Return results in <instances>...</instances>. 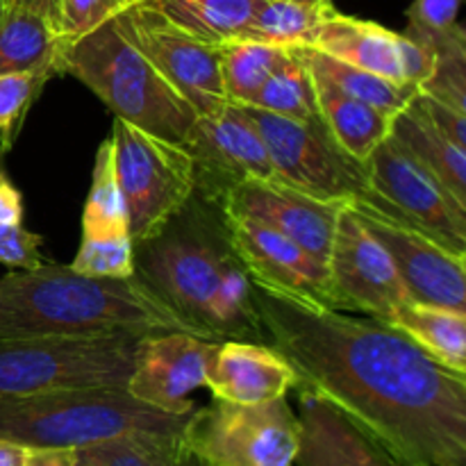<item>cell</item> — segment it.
Wrapping results in <instances>:
<instances>
[{"instance_id": "1", "label": "cell", "mask_w": 466, "mask_h": 466, "mask_svg": "<svg viewBox=\"0 0 466 466\" xmlns=\"http://www.w3.org/2000/svg\"><path fill=\"white\" fill-rule=\"evenodd\" d=\"M264 344L399 466H466V376L369 317L253 282Z\"/></svg>"}, {"instance_id": "2", "label": "cell", "mask_w": 466, "mask_h": 466, "mask_svg": "<svg viewBox=\"0 0 466 466\" xmlns=\"http://www.w3.org/2000/svg\"><path fill=\"white\" fill-rule=\"evenodd\" d=\"M135 273L209 341H262L253 282L226 237L218 208L194 194L150 239L135 244Z\"/></svg>"}, {"instance_id": "3", "label": "cell", "mask_w": 466, "mask_h": 466, "mask_svg": "<svg viewBox=\"0 0 466 466\" xmlns=\"http://www.w3.org/2000/svg\"><path fill=\"white\" fill-rule=\"evenodd\" d=\"M157 330L196 335L137 273L130 278H91L48 262L36 268H14L0 278V339L146 335Z\"/></svg>"}, {"instance_id": "4", "label": "cell", "mask_w": 466, "mask_h": 466, "mask_svg": "<svg viewBox=\"0 0 466 466\" xmlns=\"http://www.w3.org/2000/svg\"><path fill=\"white\" fill-rule=\"evenodd\" d=\"M189 414L135 399L126 387H82L0 400V437L25 449H85L137 432L182 435Z\"/></svg>"}, {"instance_id": "5", "label": "cell", "mask_w": 466, "mask_h": 466, "mask_svg": "<svg viewBox=\"0 0 466 466\" xmlns=\"http://www.w3.org/2000/svg\"><path fill=\"white\" fill-rule=\"evenodd\" d=\"M55 71L82 82L121 121L173 144H185L189 137L196 112L126 39L116 16L77 41L64 44Z\"/></svg>"}, {"instance_id": "6", "label": "cell", "mask_w": 466, "mask_h": 466, "mask_svg": "<svg viewBox=\"0 0 466 466\" xmlns=\"http://www.w3.org/2000/svg\"><path fill=\"white\" fill-rule=\"evenodd\" d=\"M141 337L0 339V400L82 387H126Z\"/></svg>"}, {"instance_id": "7", "label": "cell", "mask_w": 466, "mask_h": 466, "mask_svg": "<svg viewBox=\"0 0 466 466\" xmlns=\"http://www.w3.org/2000/svg\"><path fill=\"white\" fill-rule=\"evenodd\" d=\"M114 167L135 244L157 235L196 194V162L185 144L114 118Z\"/></svg>"}, {"instance_id": "8", "label": "cell", "mask_w": 466, "mask_h": 466, "mask_svg": "<svg viewBox=\"0 0 466 466\" xmlns=\"http://www.w3.org/2000/svg\"><path fill=\"white\" fill-rule=\"evenodd\" d=\"M244 109L262 137L276 180L326 203H385L369 185L364 164L337 146L321 116L291 121L253 105Z\"/></svg>"}, {"instance_id": "9", "label": "cell", "mask_w": 466, "mask_h": 466, "mask_svg": "<svg viewBox=\"0 0 466 466\" xmlns=\"http://www.w3.org/2000/svg\"><path fill=\"white\" fill-rule=\"evenodd\" d=\"M182 440L208 466H294L300 421L287 399L255 405L214 399L196 405Z\"/></svg>"}, {"instance_id": "10", "label": "cell", "mask_w": 466, "mask_h": 466, "mask_svg": "<svg viewBox=\"0 0 466 466\" xmlns=\"http://www.w3.org/2000/svg\"><path fill=\"white\" fill-rule=\"evenodd\" d=\"M116 25L196 116L230 103L223 89L218 46L196 39L146 5L123 9Z\"/></svg>"}, {"instance_id": "11", "label": "cell", "mask_w": 466, "mask_h": 466, "mask_svg": "<svg viewBox=\"0 0 466 466\" xmlns=\"http://www.w3.org/2000/svg\"><path fill=\"white\" fill-rule=\"evenodd\" d=\"M332 308L364 314L390 326L396 309L412 300L390 253L362 226L349 205H341L328 255Z\"/></svg>"}, {"instance_id": "12", "label": "cell", "mask_w": 466, "mask_h": 466, "mask_svg": "<svg viewBox=\"0 0 466 466\" xmlns=\"http://www.w3.org/2000/svg\"><path fill=\"white\" fill-rule=\"evenodd\" d=\"M355 217L390 253L410 296L466 314V258L451 253L400 214L369 203H350Z\"/></svg>"}, {"instance_id": "13", "label": "cell", "mask_w": 466, "mask_h": 466, "mask_svg": "<svg viewBox=\"0 0 466 466\" xmlns=\"http://www.w3.org/2000/svg\"><path fill=\"white\" fill-rule=\"evenodd\" d=\"M371 189L396 212L466 258V208L396 139L387 137L364 162Z\"/></svg>"}, {"instance_id": "14", "label": "cell", "mask_w": 466, "mask_h": 466, "mask_svg": "<svg viewBox=\"0 0 466 466\" xmlns=\"http://www.w3.org/2000/svg\"><path fill=\"white\" fill-rule=\"evenodd\" d=\"M223 214L258 221L326 264L335 237L337 217L344 203L312 198L276 177H248L223 187L205 198Z\"/></svg>"}, {"instance_id": "15", "label": "cell", "mask_w": 466, "mask_h": 466, "mask_svg": "<svg viewBox=\"0 0 466 466\" xmlns=\"http://www.w3.org/2000/svg\"><path fill=\"white\" fill-rule=\"evenodd\" d=\"M309 48L399 85L421 86L435 66L431 46L376 21L341 14L335 7L319 23Z\"/></svg>"}, {"instance_id": "16", "label": "cell", "mask_w": 466, "mask_h": 466, "mask_svg": "<svg viewBox=\"0 0 466 466\" xmlns=\"http://www.w3.org/2000/svg\"><path fill=\"white\" fill-rule=\"evenodd\" d=\"M196 162V194L212 198L232 182L276 177L264 141L244 105L198 114L185 141Z\"/></svg>"}, {"instance_id": "17", "label": "cell", "mask_w": 466, "mask_h": 466, "mask_svg": "<svg viewBox=\"0 0 466 466\" xmlns=\"http://www.w3.org/2000/svg\"><path fill=\"white\" fill-rule=\"evenodd\" d=\"M217 344L182 330L146 332L137 341L126 390L164 412L191 414L196 403L189 396L205 387V369Z\"/></svg>"}, {"instance_id": "18", "label": "cell", "mask_w": 466, "mask_h": 466, "mask_svg": "<svg viewBox=\"0 0 466 466\" xmlns=\"http://www.w3.org/2000/svg\"><path fill=\"white\" fill-rule=\"evenodd\" d=\"M221 218L228 241L250 282L296 300L332 308L326 264L262 223L223 212Z\"/></svg>"}, {"instance_id": "19", "label": "cell", "mask_w": 466, "mask_h": 466, "mask_svg": "<svg viewBox=\"0 0 466 466\" xmlns=\"http://www.w3.org/2000/svg\"><path fill=\"white\" fill-rule=\"evenodd\" d=\"M205 387L214 399L255 405L287 399L299 387L291 364L262 341H218L205 369Z\"/></svg>"}, {"instance_id": "20", "label": "cell", "mask_w": 466, "mask_h": 466, "mask_svg": "<svg viewBox=\"0 0 466 466\" xmlns=\"http://www.w3.org/2000/svg\"><path fill=\"white\" fill-rule=\"evenodd\" d=\"M296 394L300 440L294 466H399L321 396L305 387Z\"/></svg>"}, {"instance_id": "21", "label": "cell", "mask_w": 466, "mask_h": 466, "mask_svg": "<svg viewBox=\"0 0 466 466\" xmlns=\"http://www.w3.org/2000/svg\"><path fill=\"white\" fill-rule=\"evenodd\" d=\"M312 76L314 86H317L319 116H321L323 126L344 153L364 164L369 155L390 137L394 116L344 94L317 73Z\"/></svg>"}, {"instance_id": "22", "label": "cell", "mask_w": 466, "mask_h": 466, "mask_svg": "<svg viewBox=\"0 0 466 466\" xmlns=\"http://www.w3.org/2000/svg\"><path fill=\"white\" fill-rule=\"evenodd\" d=\"M444 369L466 376V314L408 300L390 323Z\"/></svg>"}, {"instance_id": "23", "label": "cell", "mask_w": 466, "mask_h": 466, "mask_svg": "<svg viewBox=\"0 0 466 466\" xmlns=\"http://www.w3.org/2000/svg\"><path fill=\"white\" fill-rule=\"evenodd\" d=\"M414 100V98H412ZM391 139L399 141L426 171H431L458 203L466 208V150L446 139L410 103L394 114L390 127Z\"/></svg>"}, {"instance_id": "24", "label": "cell", "mask_w": 466, "mask_h": 466, "mask_svg": "<svg viewBox=\"0 0 466 466\" xmlns=\"http://www.w3.org/2000/svg\"><path fill=\"white\" fill-rule=\"evenodd\" d=\"M62 39L41 14L25 7H5L0 18V76L5 73H48L57 76Z\"/></svg>"}, {"instance_id": "25", "label": "cell", "mask_w": 466, "mask_h": 466, "mask_svg": "<svg viewBox=\"0 0 466 466\" xmlns=\"http://www.w3.org/2000/svg\"><path fill=\"white\" fill-rule=\"evenodd\" d=\"M262 0H141L168 23L208 44L239 39Z\"/></svg>"}, {"instance_id": "26", "label": "cell", "mask_w": 466, "mask_h": 466, "mask_svg": "<svg viewBox=\"0 0 466 466\" xmlns=\"http://www.w3.org/2000/svg\"><path fill=\"white\" fill-rule=\"evenodd\" d=\"M76 466H208L182 435L137 432L76 451Z\"/></svg>"}, {"instance_id": "27", "label": "cell", "mask_w": 466, "mask_h": 466, "mask_svg": "<svg viewBox=\"0 0 466 466\" xmlns=\"http://www.w3.org/2000/svg\"><path fill=\"white\" fill-rule=\"evenodd\" d=\"M299 50L305 62H308V66L312 68V73L321 76L323 80L335 85L344 94L353 96V98L362 100V103L371 105V107L380 109L390 116L408 107L414 96L419 94V86L399 85V82H391L371 71L339 62V59L330 57L321 50L309 48V46H300Z\"/></svg>"}, {"instance_id": "28", "label": "cell", "mask_w": 466, "mask_h": 466, "mask_svg": "<svg viewBox=\"0 0 466 466\" xmlns=\"http://www.w3.org/2000/svg\"><path fill=\"white\" fill-rule=\"evenodd\" d=\"M294 48L250 39H230L218 46L223 89L230 103L250 105L268 77L289 62Z\"/></svg>"}, {"instance_id": "29", "label": "cell", "mask_w": 466, "mask_h": 466, "mask_svg": "<svg viewBox=\"0 0 466 466\" xmlns=\"http://www.w3.org/2000/svg\"><path fill=\"white\" fill-rule=\"evenodd\" d=\"M126 235H130V228L114 167V146L112 139H105L96 150L89 196L82 209V239H109Z\"/></svg>"}, {"instance_id": "30", "label": "cell", "mask_w": 466, "mask_h": 466, "mask_svg": "<svg viewBox=\"0 0 466 466\" xmlns=\"http://www.w3.org/2000/svg\"><path fill=\"white\" fill-rule=\"evenodd\" d=\"M332 7L335 5L317 7V5H303L294 0H262L239 39L262 41V44L280 46V48L309 46L319 23Z\"/></svg>"}, {"instance_id": "31", "label": "cell", "mask_w": 466, "mask_h": 466, "mask_svg": "<svg viewBox=\"0 0 466 466\" xmlns=\"http://www.w3.org/2000/svg\"><path fill=\"white\" fill-rule=\"evenodd\" d=\"M250 105L264 112L291 118V121H317V86H314L312 71L299 48H294L285 66H280L268 77L267 85L258 91Z\"/></svg>"}, {"instance_id": "32", "label": "cell", "mask_w": 466, "mask_h": 466, "mask_svg": "<svg viewBox=\"0 0 466 466\" xmlns=\"http://www.w3.org/2000/svg\"><path fill=\"white\" fill-rule=\"evenodd\" d=\"M435 50V66L431 77L419 86L421 94L432 96L451 107L466 112V30L462 23L432 41H421Z\"/></svg>"}, {"instance_id": "33", "label": "cell", "mask_w": 466, "mask_h": 466, "mask_svg": "<svg viewBox=\"0 0 466 466\" xmlns=\"http://www.w3.org/2000/svg\"><path fill=\"white\" fill-rule=\"evenodd\" d=\"M50 80L48 73H5L0 76V155L12 150L30 105Z\"/></svg>"}, {"instance_id": "34", "label": "cell", "mask_w": 466, "mask_h": 466, "mask_svg": "<svg viewBox=\"0 0 466 466\" xmlns=\"http://www.w3.org/2000/svg\"><path fill=\"white\" fill-rule=\"evenodd\" d=\"M68 267L91 278H130L135 276V241L130 235L80 239V248Z\"/></svg>"}, {"instance_id": "35", "label": "cell", "mask_w": 466, "mask_h": 466, "mask_svg": "<svg viewBox=\"0 0 466 466\" xmlns=\"http://www.w3.org/2000/svg\"><path fill=\"white\" fill-rule=\"evenodd\" d=\"M130 7L127 0H59V39L77 41Z\"/></svg>"}, {"instance_id": "36", "label": "cell", "mask_w": 466, "mask_h": 466, "mask_svg": "<svg viewBox=\"0 0 466 466\" xmlns=\"http://www.w3.org/2000/svg\"><path fill=\"white\" fill-rule=\"evenodd\" d=\"M462 0H412L405 16V35L417 41H432L458 25V14Z\"/></svg>"}, {"instance_id": "37", "label": "cell", "mask_w": 466, "mask_h": 466, "mask_svg": "<svg viewBox=\"0 0 466 466\" xmlns=\"http://www.w3.org/2000/svg\"><path fill=\"white\" fill-rule=\"evenodd\" d=\"M44 237L23 228V223H0V264L12 268H36L48 264L41 255Z\"/></svg>"}, {"instance_id": "38", "label": "cell", "mask_w": 466, "mask_h": 466, "mask_svg": "<svg viewBox=\"0 0 466 466\" xmlns=\"http://www.w3.org/2000/svg\"><path fill=\"white\" fill-rule=\"evenodd\" d=\"M412 103L440 135H444L446 139L466 150V112H460V109L451 107V105L441 103L432 96L421 94V91L414 96Z\"/></svg>"}, {"instance_id": "39", "label": "cell", "mask_w": 466, "mask_h": 466, "mask_svg": "<svg viewBox=\"0 0 466 466\" xmlns=\"http://www.w3.org/2000/svg\"><path fill=\"white\" fill-rule=\"evenodd\" d=\"M23 196L12 180L0 171V223H23Z\"/></svg>"}, {"instance_id": "40", "label": "cell", "mask_w": 466, "mask_h": 466, "mask_svg": "<svg viewBox=\"0 0 466 466\" xmlns=\"http://www.w3.org/2000/svg\"><path fill=\"white\" fill-rule=\"evenodd\" d=\"M23 466H76L73 449H27Z\"/></svg>"}, {"instance_id": "41", "label": "cell", "mask_w": 466, "mask_h": 466, "mask_svg": "<svg viewBox=\"0 0 466 466\" xmlns=\"http://www.w3.org/2000/svg\"><path fill=\"white\" fill-rule=\"evenodd\" d=\"M5 7H25L41 14L59 32V0H5Z\"/></svg>"}, {"instance_id": "42", "label": "cell", "mask_w": 466, "mask_h": 466, "mask_svg": "<svg viewBox=\"0 0 466 466\" xmlns=\"http://www.w3.org/2000/svg\"><path fill=\"white\" fill-rule=\"evenodd\" d=\"M27 449L0 437V466H23Z\"/></svg>"}, {"instance_id": "43", "label": "cell", "mask_w": 466, "mask_h": 466, "mask_svg": "<svg viewBox=\"0 0 466 466\" xmlns=\"http://www.w3.org/2000/svg\"><path fill=\"white\" fill-rule=\"evenodd\" d=\"M294 3H303V5H317V7H328V5H332V0H294Z\"/></svg>"}, {"instance_id": "44", "label": "cell", "mask_w": 466, "mask_h": 466, "mask_svg": "<svg viewBox=\"0 0 466 466\" xmlns=\"http://www.w3.org/2000/svg\"><path fill=\"white\" fill-rule=\"evenodd\" d=\"M3 14H5V0H0V18H3Z\"/></svg>"}, {"instance_id": "45", "label": "cell", "mask_w": 466, "mask_h": 466, "mask_svg": "<svg viewBox=\"0 0 466 466\" xmlns=\"http://www.w3.org/2000/svg\"><path fill=\"white\" fill-rule=\"evenodd\" d=\"M127 3H130V5H137V3H141V0H127Z\"/></svg>"}, {"instance_id": "46", "label": "cell", "mask_w": 466, "mask_h": 466, "mask_svg": "<svg viewBox=\"0 0 466 466\" xmlns=\"http://www.w3.org/2000/svg\"><path fill=\"white\" fill-rule=\"evenodd\" d=\"M419 466H426V464H419Z\"/></svg>"}]
</instances>
